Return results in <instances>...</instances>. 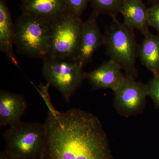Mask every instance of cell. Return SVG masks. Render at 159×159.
<instances>
[{
    "mask_svg": "<svg viewBox=\"0 0 159 159\" xmlns=\"http://www.w3.org/2000/svg\"><path fill=\"white\" fill-rule=\"evenodd\" d=\"M43 97L48 111L45 147L41 159H113L99 119L80 109L60 112Z\"/></svg>",
    "mask_w": 159,
    "mask_h": 159,
    "instance_id": "obj_1",
    "label": "cell"
},
{
    "mask_svg": "<svg viewBox=\"0 0 159 159\" xmlns=\"http://www.w3.org/2000/svg\"><path fill=\"white\" fill-rule=\"evenodd\" d=\"M124 24L131 30H139L145 35L149 32L147 23V8L142 0H123L120 10Z\"/></svg>",
    "mask_w": 159,
    "mask_h": 159,
    "instance_id": "obj_12",
    "label": "cell"
},
{
    "mask_svg": "<svg viewBox=\"0 0 159 159\" xmlns=\"http://www.w3.org/2000/svg\"><path fill=\"white\" fill-rule=\"evenodd\" d=\"M92 0H64L69 13L80 17Z\"/></svg>",
    "mask_w": 159,
    "mask_h": 159,
    "instance_id": "obj_16",
    "label": "cell"
},
{
    "mask_svg": "<svg viewBox=\"0 0 159 159\" xmlns=\"http://www.w3.org/2000/svg\"><path fill=\"white\" fill-rule=\"evenodd\" d=\"M122 70L121 66L110 59L95 70L86 73V78L93 89H108L114 92L125 77Z\"/></svg>",
    "mask_w": 159,
    "mask_h": 159,
    "instance_id": "obj_10",
    "label": "cell"
},
{
    "mask_svg": "<svg viewBox=\"0 0 159 159\" xmlns=\"http://www.w3.org/2000/svg\"><path fill=\"white\" fill-rule=\"evenodd\" d=\"M0 159H14L8 152L5 150L0 152Z\"/></svg>",
    "mask_w": 159,
    "mask_h": 159,
    "instance_id": "obj_19",
    "label": "cell"
},
{
    "mask_svg": "<svg viewBox=\"0 0 159 159\" xmlns=\"http://www.w3.org/2000/svg\"><path fill=\"white\" fill-rule=\"evenodd\" d=\"M14 45V24L6 3L4 0H0V50L13 64L19 67L13 51Z\"/></svg>",
    "mask_w": 159,
    "mask_h": 159,
    "instance_id": "obj_13",
    "label": "cell"
},
{
    "mask_svg": "<svg viewBox=\"0 0 159 159\" xmlns=\"http://www.w3.org/2000/svg\"><path fill=\"white\" fill-rule=\"evenodd\" d=\"M114 104L120 115L128 117L142 112L148 96L147 84L125 75L114 91Z\"/></svg>",
    "mask_w": 159,
    "mask_h": 159,
    "instance_id": "obj_7",
    "label": "cell"
},
{
    "mask_svg": "<svg viewBox=\"0 0 159 159\" xmlns=\"http://www.w3.org/2000/svg\"><path fill=\"white\" fill-rule=\"evenodd\" d=\"M138 55L142 65L157 74L159 70V35L148 32L139 48Z\"/></svg>",
    "mask_w": 159,
    "mask_h": 159,
    "instance_id": "obj_14",
    "label": "cell"
},
{
    "mask_svg": "<svg viewBox=\"0 0 159 159\" xmlns=\"http://www.w3.org/2000/svg\"><path fill=\"white\" fill-rule=\"evenodd\" d=\"M22 13L52 24L69 13L64 0H21Z\"/></svg>",
    "mask_w": 159,
    "mask_h": 159,
    "instance_id": "obj_9",
    "label": "cell"
},
{
    "mask_svg": "<svg viewBox=\"0 0 159 159\" xmlns=\"http://www.w3.org/2000/svg\"><path fill=\"white\" fill-rule=\"evenodd\" d=\"M147 23L159 32V2L147 8Z\"/></svg>",
    "mask_w": 159,
    "mask_h": 159,
    "instance_id": "obj_17",
    "label": "cell"
},
{
    "mask_svg": "<svg viewBox=\"0 0 159 159\" xmlns=\"http://www.w3.org/2000/svg\"><path fill=\"white\" fill-rule=\"evenodd\" d=\"M43 77L61 93L67 103L86 78L84 66L75 58L48 57L43 60Z\"/></svg>",
    "mask_w": 159,
    "mask_h": 159,
    "instance_id": "obj_5",
    "label": "cell"
},
{
    "mask_svg": "<svg viewBox=\"0 0 159 159\" xmlns=\"http://www.w3.org/2000/svg\"><path fill=\"white\" fill-rule=\"evenodd\" d=\"M158 74V75H159V70L158 71L157 73V74Z\"/></svg>",
    "mask_w": 159,
    "mask_h": 159,
    "instance_id": "obj_21",
    "label": "cell"
},
{
    "mask_svg": "<svg viewBox=\"0 0 159 159\" xmlns=\"http://www.w3.org/2000/svg\"><path fill=\"white\" fill-rule=\"evenodd\" d=\"M111 17L113 25L103 35L107 54L121 66L126 76L135 79L138 75L136 61L139 48L134 31L120 22L116 16Z\"/></svg>",
    "mask_w": 159,
    "mask_h": 159,
    "instance_id": "obj_4",
    "label": "cell"
},
{
    "mask_svg": "<svg viewBox=\"0 0 159 159\" xmlns=\"http://www.w3.org/2000/svg\"><path fill=\"white\" fill-rule=\"evenodd\" d=\"M151 1H158V0H150Z\"/></svg>",
    "mask_w": 159,
    "mask_h": 159,
    "instance_id": "obj_20",
    "label": "cell"
},
{
    "mask_svg": "<svg viewBox=\"0 0 159 159\" xmlns=\"http://www.w3.org/2000/svg\"><path fill=\"white\" fill-rule=\"evenodd\" d=\"M4 150L14 159H41L45 147V123L21 121L9 126L3 134Z\"/></svg>",
    "mask_w": 159,
    "mask_h": 159,
    "instance_id": "obj_3",
    "label": "cell"
},
{
    "mask_svg": "<svg viewBox=\"0 0 159 159\" xmlns=\"http://www.w3.org/2000/svg\"><path fill=\"white\" fill-rule=\"evenodd\" d=\"M28 104L24 97L4 90L0 91V125L9 126L20 122Z\"/></svg>",
    "mask_w": 159,
    "mask_h": 159,
    "instance_id": "obj_11",
    "label": "cell"
},
{
    "mask_svg": "<svg viewBox=\"0 0 159 159\" xmlns=\"http://www.w3.org/2000/svg\"><path fill=\"white\" fill-rule=\"evenodd\" d=\"M14 45L19 53L34 58L48 57L51 24L22 13L15 22Z\"/></svg>",
    "mask_w": 159,
    "mask_h": 159,
    "instance_id": "obj_2",
    "label": "cell"
},
{
    "mask_svg": "<svg viewBox=\"0 0 159 159\" xmlns=\"http://www.w3.org/2000/svg\"><path fill=\"white\" fill-rule=\"evenodd\" d=\"M148 96L159 107V75L154 74V77L148 82Z\"/></svg>",
    "mask_w": 159,
    "mask_h": 159,
    "instance_id": "obj_18",
    "label": "cell"
},
{
    "mask_svg": "<svg viewBox=\"0 0 159 159\" xmlns=\"http://www.w3.org/2000/svg\"><path fill=\"white\" fill-rule=\"evenodd\" d=\"M83 22L80 17L69 12L51 24L48 57L75 59Z\"/></svg>",
    "mask_w": 159,
    "mask_h": 159,
    "instance_id": "obj_6",
    "label": "cell"
},
{
    "mask_svg": "<svg viewBox=\"0 0 159 159\" xmlns=\"http://www.w3.org/2000/svg\"><path fill=\"white\" fill-rule=\"evenodd\" d=\"M98 13L93 11L89 17L82 23L79 47L75 59L85 65L92 59L97 49L103 43V35L97 23Z\"/></svg>",
    "mask_w": 159,
    "mask_h": 159,
    "instance_id": "obj_8",
    "label": "cell"
},
{
    "mask_svg": "<svg viewBox=\"0 0 159 159\" xmlns=\"http://www.w3.org/2000/svg\"><path fill=\"white\" fill-rule=\"evenodd\" d=\"M123 0H92L93 11L99 14L116 16L120 12Z\"/></svg>",
    "mask_w": 159,
    "mask_h": 159,
    "instance_id": "obj_15",
    "label": "cell"
}]
</instances>
